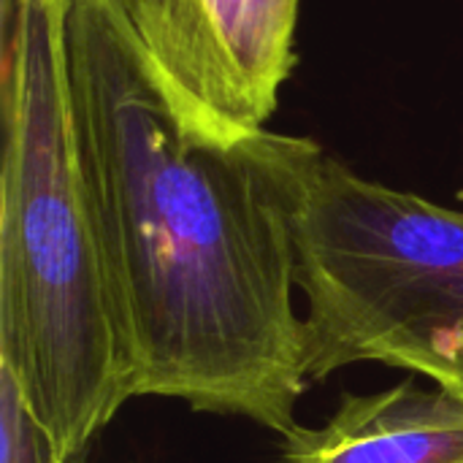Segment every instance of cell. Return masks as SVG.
<instances>
[{"label":"cell","mask_w":463,"mask_h":463,"mask_svg":"<svg viewBox=\"0 0 463 463\" xmlns=\"http://www.w3.org/2000/svg\"><path fill=\"white\" fill-rule=\"evenodd\" d=\"M65 65L133 399L285 437L312 383L293 304L296 220L326 149L307 136L182 119L103 0H68Z\"/></svg>","instance_id":"6da1fadb"},{"label":"cell","mask_w":463,"mask_h":463,"mask_svg":"<svg viewBox=\"0 0 463 463\" xmlns=\"http://www.w3.org/2000/svg\"><path fill=\"white\" fill-rule=\"evenodd\" d=\"M65 5L3 0L0 369L62 463H81L133 388L76 157Z\"/></svg>","instance_id":"7a4b0ae2"},{"label":"cell","mask_w":463,"mask_h":463,"mask_svg":"<svg viewBox=\"0 0 463 463\" xmlns=\"http://www.w3.org/2000/svg\"><path fill=\"white\" fill-rule=\"evenodd\" d=\"M307 374L355 364L463 391V212L323 155L296 220Z\"/></svg>","instance_id":"3957f363"},{"label":"cell","mask_w":463,"mask_h":463,"mask_svg":"<svg viewBox=\"0 0 463 463\" xmlns=\"http://www.w3.org/2000/svg\"><path fill=\"white\" fill-rule=\"evenodd\" d=\"M182 119L266 128L296 65L301 0H103Z\"/></svg>","instance_id":"277c9868"},{"label":"cell","mask_w":463,"mask_h":463,"mask_svg":"<svg viewBox=\"0 0 463 463\" xmlns=\"http://www.w3.org/2000/svg\"><path fill=\"white\" fill-rule=\"evenodd\" d=\"M279 463H463V391L402 380L342 393L320 426L282 437Z\"/></svg>","instance_id":"5b68a950"},{"label":"cell","mask_w":463,"mask_h":463,"mask_svg":"<svg viewBox=\"0 0 463 463\" xmlns=\"http://www.w3.org/2000/svg\"><path fill=\"white\" fill-rule=\"evenodd\" d=\"M0 463H62L52 437L24 404L11 374L0 369Z\"/></svg>","instance_id":"8992f818"}]
</instances>
